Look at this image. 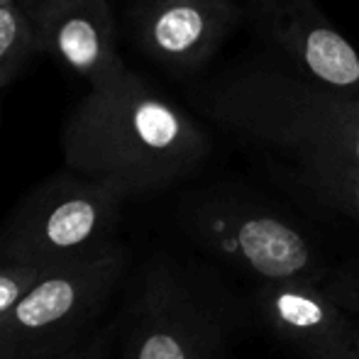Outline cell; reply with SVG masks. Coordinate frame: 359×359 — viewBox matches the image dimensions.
I'll return each instance as SVG.
<instances>
[{
  "label": "cell",
  "instance_id": "obj_2",
  "mask_svg": "<svg viewBox=\"0 0 359 359\" xmlns=\"http://www.w3.org/2000/svg\"><path fill=\"white\" fill-rule=\"evenodd\" d=\"M123 291L120 359H225L257 323L252 303L198 257L154 252L130 266Z\"/></svg>",
  "mask_w": 359,
  "mask_h": 359
},
{
  "label": "cell",
  "instance_id": "obj_8",
  "mask_svg": "<svg viewBox=\"0 0 359 359\" xmlns=\"http://www.w3.org/2000/svg\"><path fill=\"white\" fill-rule=\"evenodd\" d=\"M240 22L232 0H130L128 29L149 62L176 74L198 72Z\"/></svg>",
  "mask_w": 359,
  "mask_h": 359
},
{
  "label": "cell",
  "instance_id": "obj_6",
  "mask_svg": "<svg viewBox=\"0 0 359 359\" xmlns=\"http://www.w3.org/2000/svg\"><path fill=\"white\" fill-rule=\"evenodd\" d=\"M181 230L203 255L252 276V281H320L332 266L308 235L284 215L230 194L196 196L179 213Z\"/></svg>",
  "mask_w": 359,
  "mask_h": 359
},
{
  "label": "cell",
  "instance_id": "obj_7",
  "mask_svg": "<svg viewBox=\"0 0 359 359\" xmlns=\"http://www.w3.org/2000/svg\"><path fill=\"white\" fill-rule=\"evenodd\" d=\"M250 303L257 325L296 359H347L359 335V323L320 281H255Z\"/></svg>",
  "mask_w": 359,
  "mask_h": 359
},
{
  "label": "cell",
  "instance_id": "obj_17",
  "mask_svg": "<svg viewBox=\"0 0 359 359\" xmlns=\"http://www.w3.org/2000/svg\"><path fill=\"white\" fill-rule=\"evenodd\" d=\"M8 3H18V0H0V5H8Z\"/></svg>",
  "mask_w": 359,
  "mask_h": 359
},
{
  "label": "cell",
  "instance_id": "obj_12",
  "mask_svg": "<svg viewBox=\"0 0 359 359\" xmlns=\"http://www.w3.org/2000/svg\"><path fill=\"white\" fill-rule=\"evenodd\" d=\"M34 52L39 42L27 3L0 5V88L27 67Z\"/></svg>",
  "mask_w": 359,
  "mask_h": 359
},
{
  "label": "cell",
  "instance_id": "obj_3",
  "mask_svg": "<svg viewBox=\"0 0 359 359\" xmlns=\"http://www.w3.org/2000/svg\"><path fill=\"white\" fill-rule=\"evenodd\" d=\"M201 105L213 123L242 140L279 147L296 159L359 166V90L255 69L217 81Z\"/></svg>",
  "mask_w": 359,
  "mask_h": 359
},
{
  "label": "cell",
  "instance_id": "obj_14",
  "mask_svg": "<svg viewBox=\"0 0 359 359\" xmlns=\"http://www.w3.org/2000/svg\"><path fill=\"white\" fill-rule=\"evenodd\" d=\"M118 335H120V325H118V318L113 316L83 345H79L76 350L67 352V355L57 359H113V352L118 347Z\"/></svg>",
  "mask_w": 359,
  "mask_h": 359
},
{
  "label": "cell",
  "instance_id": "obj_11",
  "mask_svg": "<svg viewBox=\"0 0 359 359\" xmlns=\"http://www.w3.org/2000/svg\"><path fill=\"white\" fill-rule=\"evenodd\" d=\"M288 176L308 198L359 222V166L330 159H296Z\"/></svg>",
  "mask_w": 359,
  "mask_h": 359
},
{
  "label": "cell",
  "instance_id": "obj_16",
  "mask_svg": "<svg viewBox=\"0 0 359 359\" xmlns=\"http://www.w3.org/2000/svg\"><path fill=\"white\" fill-rule=\"evenodd\" d=\"M347 359H359V335H357V340H355V345H352V350H350V355H347Z\"/></svg>",
  "mask_w": 359,
  "mask_h": 359
},
{
  "label": "cell",
  "instance_id": "obj_10",
  "mask_svg": "<svg viewBox=\"0 0 359 359\" xmlns=\"http://www.w3.org/2000/svg\"><path fill=\"white\" fill-rule=\"evenodd\" d=\"M39 52L72 69L88 86L125 72L118 20L108 0H29Z\"/></svg>",
  "mask_w": 359,
  "mask_h": 359
},
{
  "label": "cell",
  "instance_id": "obj_1",
  "mask_svg": "<svg viewBox=\"0 0 359 359\" xmlns=\"http://www.w3.org/2000/svg\"><path fill=\"white\" fill-rule=\"evenodd\" d=\"M64 166L128 201L174 189L210 154V140L184 108L125 69L93 86L62 130Z\"/></svg>",
  "mask_w": 359,
  "mask_h": 359
},
{
  "label": "cell",
  "instance_id": "obj_18",
  "mask_svg": "<svg viewBox=\"0 0 359 359\" xmlns=\"http://www.w3.org/2000/svg\"><path fill=\"white\" fill-rule=\"evenodd\" d=\"M27 3H29V0H27Z\"/></svg>",
  "mask_w": 359,
  "mask_h": 359
},
{
  "label": "cell",
  "instance_id": "obj_13",
  "mask_svg": "<svg viewBox=\"0 0 359 359\" xmlns=\"http://www.w3.org/2000/svg\"><path fill=\"white\" fill-rule=\"evenodd\" d=\"M47 269L22 264H3L0 262V320L15 308V303L34 286V281Z\"/></svg>",
  "mask_w": 359,
  "mask_h": 359
},
{
  "label": "cell",
  "instance_id": "obj_4",
  "mask_svg": "<svg viewBox=\"0 0 359 359\" xmlns=\"http://www.w3.org/2000/svg\"><path fill=\"white\" fill-rule=\"evenodd\" d=\"M133 266L123 240L47 269L0 320V359H57L83 345Z\"/></svg>",
  "mask_w": 359,
  "mask_h": 359
},
{
  "label": "cell",
  "instance_id": "obj_9",
  "mask_svg": "<svg viewBox=\"0 0 359 359\" xmlns=\"http://www.w3.org/2000/svg\"><path fill=\"white\" fill-rule=\"evenodd\" d=\"M255 29L298 69L337 88L359 90V52L313 0H255Z\"/></svg>",
  "mask_w": 359,
  "mask_h": 359
},
{
  "label": "cell",
  "instance_id": "obj_15",
  "mask_svg": "<svg viewBox=\"0 0 359 359\" xmlns=\"http://www.w3.org/2000/svg\"><path fill=\"white\" fill-rule=\"evenodd\" d=\"M325 291L352 316H359V269H332L325 279Z\"/></svg>",
  "mask_w": 359,
  "mask_h": 359
},
{
  "label": "cell",
  "instance_id": "obj_5",
  "mask_svg": "<svg viewBox=\"0 0 359 359\" xmlns=\"http://www.w3.org/2000/svg\"><path fill=\"white\" fill-rule=\"evenodd\" d=\"M123 194L64 166L27 191L0 222L3 264L52 269L118 240Z\"/></svg>",
  "mask_w": 359,
  "mask_h": 359
}]
</instances>
